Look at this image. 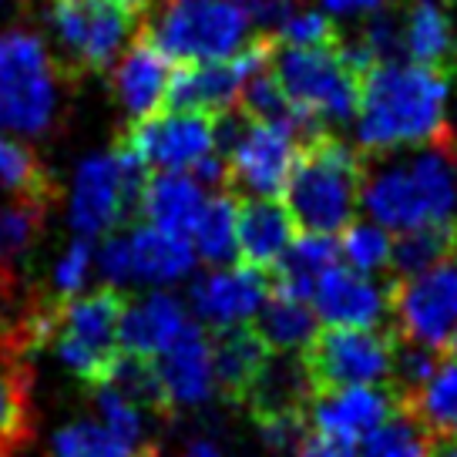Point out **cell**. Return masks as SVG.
I'll list each match as a JSON object with an SVG mask.
<instances>
[{
  "mask_svg": "<svg viewBox=\"0 0 457 457\" xmlns=\"http://www.w3.org/2000/svg\"><path fill=\"white\" fill-rule=\"evenodd\" d=\"M256 17L236 0H162L148 41L179 64H212L256 41Z\"/></svg>",
  "mask_w": 457,
  "mask_h": 457,
  "instance_id": "277c9868",
  "label": "cell"
},
{
  "mask_svg": "<svg viewBox=\"0 0 457 457\" xmlns=\"http://www.w3.org/2000/svg\"><path fill=\"white\" fill-rule=\"evenodd\" d=\"M454 21L444 0H411L400 14V51L411 64L441 68L454 57Z\"/></svg>",
  "mask_w": 457,
  "mask_h": 457,
  "instance_id": "484cf974",
  "label": "cell"
},
{
  "mask_svg": "<svg viewBox=\"0 0 457 457\" xmlns=\"http://www.w3.org/2000/svg\"><path fill=\"white\" fill-rule=\"evenodd\" d=\"M148 186V169L125 142L112 152L87 155L74 171L71 188V228L78 239L112 236L131 212L142 209V195Z\"/></svg>",
  "mask_w": 457,
  "mask_h": 457,
  "instance_id": "52a82bcc",
  "label": "cell"
},
{
  "mask_svg": "<svg viewBox=\"0 0 457 457\" xmlns=\"http://www.w3.org/2000/svg\"><path fill=\"white\" fill-rule=\"evenodd\" d=\"M57 104L54 57L41 34L24 28L0 30V129L44 135L54 125Z\"/></svg>",
  "mask_w": 457,
  "mask_h": 457,
  "instance_id": "8992f818",
  "label": "cell"
},
{
  "mask_svg": "<svg viewBox=\"0 0 457 457\" xmlns=\"http://www.w3.org/2000/svg\"><path fill=\"white\" fill-rule=\"evenodd\" d=\"M430 434L403 407L357 444L353 457H430Z\"/></svg>",
  "mask_w": 457,
  "mask_h": 457,
  "instance_id": "e575fe53",
  "label": "cell"
},
{
  "mask_svg": "<svg viewBox=\"0 0 457 457\" xmlns=\"http://www.w3.org/2000/svg\"><path fill=\"white\" fill-rule=\"evenodd\" d=\"M125 293L114 286H101L91 293H78L71 300H57L51 310V346L57 360L68 370L98 386L108 380L114 360L121 357V313H125Z\"/></svg>",
  "mask_w": 457,
  "mask_h": 457,
  "instance_id": "5b68a950",
  "label": "cell"
},
{
  "mask_svg": "<svg viewBox=\"0 0 457 457\" xmlns=\"http://www.w3.org/2000/svg\"><path fill=\"white\" fill-rule=\"evenodd\" d=\"M337 259H340V245L329 236H306L303 232L300 239L286 249L279 266L272 270V289L293 296V300L310 303L316 283L337 266Z\"/></svg>",
  "mask_w": 457,
  "mask_h": 457,
  "instance_id": "4316f807",
  "label": "cell"
},
{
  "mask_svg": "<svg viewBox=\"0 0 457 457\" xmlns=\"http://www.w3.org/2000/svg\"><path fill=\"white\" fill-rule=\"evenodd\" d=\"M272 293V276L253 266H226L205 272L192 286V306L212 329L243 327Z\"/></svg>",
  "mask_w": 457,
  "mask_h": 457,
  "instance_id": "9a60e30c",
  "label": "cell"
},
{
  "mask_svg": "<svg viewBox=\"0 0 457 457\" xmlns=\"http://www.w3.org/2000/svg\"><path fill=\"white\" fill-rule=\"evenodd\" d=\"M236 219H239V202H236V195H215V199L205 202L199 222H195L192 236H188L195 256L205 259L215 270L232 266V262L239 259Z\"/></svg>",
  "mask_w": 457,
  "mask_h": 457,
  "instance_id": "f546056e",
  "label": "cell"
},
{
  "mask_svg": "<svg viewBox=\"0 0 457 457\" xmlns=\"http://www.w3.org/2000/svg\"><path fill=\"white\" fill-rule=\"evenodd\" d=\"M300 145L270 125L249 118L243 138L226 155V186L245 199H276L286 192Z\"/></svg>",
  "mask_w": 457,
  "mask_h": 457,
  "instance_id": "5bb4252c",
  "label": "cell"
},
{
  "mask_svg": "<svg viewBox=\"0 0 457 457\" xmlns=\"http://www.w3.org/2000/svg\"><path fill=\"white\" fill-rule=\"evenodd\" d=\"M353 444L337 441L329 434H320V430H306L303 444L296 447V457H353Z\"/></svg>",
  "mask_w": 457,
  "mask_h": 457,
  "instance_id": "b9f144b4",
  "label": "cell"
},
{
  "mask_svg": "<svg viewBox=\"0 0 457 457\" xmlns=\"http://www.w3.org/2000/svg\"><path fill=\"white\" fill-rule=\"evenodd\" d=\"M11 4H14V0H0V14H4V11L11 7Z\"/></svg>",
  "mask_w": 457,
  "mask_h": 457,
  "instance_id": "bcb514c9",
  "label": "cell"
},
{
  "mask_svg": "<svg viewBox=\"0 0 457 457\" xmlns=\"http://www.w3.org/2000/svg\"><path fill=\"white\" fill-rule=\"evenodd\" d=\"M313 7H320L337 24V21H370L384 14L386 0H313Z\"/></svg>",
  "mask_w": 457,
  "mask_h": 457,
  "instance_id": "60d3db41",
  "label": "cell"
},
{
  "mask_svg": "<svg viewBox=\"0 0 457 457\" xmlns=\"http://www.w3.org/2000/svg\"><path fill=\"white\" fill-rule=\"evenodd\" d=\"M276 47H327L337 44V24L320 7H296L283 4L279 14L272 17Z\"/></svg>",
  "mask_w": 457,
  "mask_h": 457,
  "instance_id": "8d00e7d4",
  "label": "cell"
},
{
  "mask_svg": "<svg viewBox=\"0 0 457 457\" xmlns=\"http://www.w3.org/2000/svg\"><path fill=\"white\" fill-rule=\"evenodd\" d=\"M121 142L145 162V169L192 171L215 155L212 118L195 112H158L131 125Z\"/></svg>",
  "mask_w": 457,
  "mask_h": 457,
  "instance_id": "4fadbf2b",
  "label": "cell"
},
{
  "mask_svg": "<svg viewBox=\"0 0 457 457\" xmlns=\"http://www.w3.org/2000/svg\"><path fill=\"white\" fill-rule=\"evenodd\" d=\"M390 249H394V239H390V232L380 228L377 222H350V226L343 228L340 256L350 262L346 270L360 272V276L386 270Z\"/></svg>",
  "mask_w": 457,
  "mask_h": 457,
  "instance_id": "74e56055",
  "label": "cell"
},
{
  "mask_svg": "<svg viewBox=\"0 0 457 457\" xmlns=\"http://www.w3.org/2000/svg\"><path fill=\"white\" fill-rule=\"evenodd\" d=\"M28 350L21 329L0 337V457H14L34 434Z\"/></svg>",
  "mask_w": 457,
  "mask_h": 457,
  "instance_id": "ffe728a7",
  "label": "cell"
},
{
  "mask_svg": "<svg viewBox=\"0 0 457 457\" xmlns=\"http://www.w3.org/2000/svg\"><path fill=\"white\" fill-rule=\"evenodd\" d=\"M386 303L397 323V340L444 353L457 333V245L428 272L390 283Z\"/></svg>",
  "mask_w": 457,
  "mask_h": 457,
  "instance_id": "9c48e42d",
  "label": "cell"
},
{
  "mask_svg": "<svg viewBox=\"0 0 457 457\" xmlns=\"http://www.w3.org/2000/svg\"><path fill=\"white\" fill-rule=\"evenodd\" d=\"M186 306L171 293H148L142 300L125 303L121 329H118L121 353H131V357L142 360L162 357L175 343V337L186 329Z\"/></svg>",
  "mask_w": 457,
  "mask_h": 457,
  "instance_id": "44dd1931",
  "label": "cell"
},
{
  "mask_svg": "<svg viewBox=\"0 0 457 457\" xmlns=\"http://www.w3.org/2000/svg\"><path fill=\"white\" fill-rule=\"evenodd\" d=\"M125 243L131 259V283L169 286L188 276L195 266L192 243L155 226H135L131 232H125Z\"/></svg>",
  "mask_w": 457,
  "mask_h": 457,
  "instance_id": "d4e9b609",
  "label": "cell"
},
{
  "mask_svg": "<svg viewBox=\"0 0 457 457\" xmlns=\"http://www.w3.org/2000/svg\"><path fill=\"white\" fill-rule=\"evenodd\" d=\"M256 333L272 353H303L310 340L320 333V320H316L313 306L303 300H293L286 293L272 289L266 303L259 306Z\"/></svg>",
  "mask_w": 457,
  "mask_h": 457,
  "instance_id": "83f0119b",
  "label": "cell"
},
{
  "mask_svg": "<svg viewBox=\"0 0 457 457\" xmlns=\"http://www.w3.org/2000/svg\"><path fill=\"white\" fill-rule=\"evenodd\" d=\"M101 4H112V7L125 11V14H142L152 0H101Z\"/></svg>",
  "mask_w": 457,
  "mask_h": 457,
  "instance_id": "7bdbcfd3",
  "label": "cell"
},
{
  "mask_svg": "<svg viewBox=\"0 0 457 457\" xmlns=\"http://www.w3.org/2000/svg\"><path fill=\"white\" fill-rule=\"evenodd\" d=\"M270 71L296 108L327 121H350L360 108V74L340 47H272Z\"/></svg>",
  "mask_w": 457,
  "mask_h": 457,
  "instance_id": "ba28073f",
  "label": "cell"
},
{
  "mask_svg": "<svg viewBox=\"0 0 457 457\" xmlns=\"http://www.w3.org/2000/svg\"><path fill=\"white\" fill-rule=\"evenodd\" d=\"M155 370L169 390L171 407H199L212 397V337L188 320L169 350L155 357Z\"/></svg>",
  "mask_w": 457,
  "mask_h": 457,
  "instance_id": "d6986e66",
  "label": "cell"
},
{
  "mask_svg": "<svg viewBox=\"0 0 457 457\" xmlns=\"http://www.w3.org/2000/svg\"><path fill=\"white\" fill-rule=\"evenodd\" d=\"M0 188L7 195H30V199H57L54 179L44 171L37 155L28 145L0 135Z\"/></svg>",
  "mask_w": 457,
  "mask_h": 457,
  "instance_id": "836d02e7",
  "label": "cell"
},
{
  "mask_svg": "<svg viewBox=\"0 0 457 457\" xmlns=\"http://www.w3.org/2000/svg\"><path fill=\"white\" fill-rule=\"evenodd\" d=\"M430 434V441H457V357L444 360L437 373L400 403Z\"/></svg>",
  "mask_w": 457,
  "mask_h": 457,
  "instance_id": "f1b7e54d",
  "label": "cell"
},
{
  "mask_svg": "<svg viewBox=\"0 0 457 457\" xmlns=\"http://www.w3.org/2000/svg\"><path fill=\"white\" fill-rule=\"evenodd\" d=\"M451 78L441 68L386 61L360 78L357 142L367 152L424 145L447 131Z\"/></svg>",
  "mask_w": 457,
  "mask_h": 457,
  "instance_id": "7a4b0ae2",
  "label": "cell"
},
{
  "mask_svg": "<svg viewBox=\"0 0 457 457\" xmlns=\"http://www.w3.org/2000/svg\"><path fill=\"white\" fill-rule=\"evenodd\" d=\"M169 85L171 61L148 37L131 44L112 68L114 98H118V104L131 118V125H138V121H145V118H152V114L165 108Z\"/></svg>",
  "mask_w": 457,
  "mask_h": 457,
  "instance_id": "ac0fdd59",
  "label": "cell"
},
{
  "mask_svg": "<svg viewBox=\"0 0 457 457\" xmlns=\"http://www.w3.org/2000/svg\"><path fill=\"white\" fill-rule=\"evenodd\" d=\"M142 457H158V447L155 444H148V447H145V454Z\"/></svg>",
  "mask_w": 457,
  "mask_h": 457,
  "instance_id": "f6af8a7d",
  "label": "cell"
},
{
  "mask_svg": "<svg viewBox=\"0 0 457 457\" xmlns=\"http://www.w3.org/2000/svg\"><path fill=\"white\" fill-rule=\"evenodd\" d=\"M360 202V155L333 131L300 148L286 212L306 236H333L353 222Z\"/></svg>",
  "mask_w": 457,
  "mask_h": 457,
  "instance_id": "3957f363",
  "label": "cell"
},
{
  "mask_svg": "<svg viewBox=\"0 0 457 457\" xmlns=\"http://www.w3.org/2000/svg\"><path fill=\"white\" fill-rule=\"evenodd\" d=\"M454 245H457V222L403 232L397 243H394V249H390L386 270L394 276V283L411 279V276H420V272H428L430 266H437L441 259L451 256Z\"/></svg>",
  "mask_w": 457,
  "mask_h": 457,
  "instance_id": "d6a6232c",
  "label": "cell"
},
{
  "mask_svg": "<svg viewBox=\"0 0 457 457\" xmlns=\"http://www.w3.org/2000/svg\"><path fill=\"white\" fill-rule=\"evenodd\" d=\"M397 407V397L386 386H346V390L313 394L306 417L313 420L320 434L357 447L380 424H386Z\"/></svg>",
  "mask_w": 457,
  "mask_h": 457,
  "instance_id": "2e32d148",
  "label": "cell"
},
{
  "mask_svg": "<svg viewBox=\"0 0 457 457\" xmlns=\"http://www.w3.org/2000/svg\"><path fill=\"white\" fill-rule=\"evenodd\" d=\"M394 333L377 329H320L310 346L300 353L303 370L310 377L313 394L346 390V386H373L390 377L394 363Z\"/></svg>",
  "mask_w": 457,
  "mask_h": 457,
  "instance_id": "30bf717a",
  "label": "cell"
},
{
  "mask_svg": "<svg viewBox=\"0 0 457 457\" xmlns=\"http://www.w3.org/2000/svg\"><path fill=\"white\" fill-rule=\"evenodd\" d=\"M104 384L112 386V390H118V394L129 400L131 407H138L145 417L152 414V417H158V420H169L171 411H175L169 400V390H165V384H162V377H158V370H155V360L121 353V357L114 360V367Z\"/></svg>",
  "mask_w": 457,
  "mask_h": 457,
  "instance_id": "4dcf8cb0",
  "label": "cell"
},
{
  "mask_svg": "<svg viewBox=\"0 0 457 457\" xmlns=\"http://www.w3.org/2000/svg\"><path fill=\"white\" fill-rule=\"evenodd\" d=\"M272 360V350L262 343L256 329L243 323V327L212 329V373L215 386L226 394L228 400L243 403L249 386L259 380V373L266 370Z\"/></svg>",
  "mask_w": 457,
  "mask_h": 457,
  "instance_id": "cb8c5ba5",
  "label": "cell"
},
{
  "mask_svg": "<svg viewBox=\"0 0 457 457\" xmlns=\"http://www.w3.org/2000/svg\"><path fill=\"white\" fill-rule=\"evenodd\" d=\"M51 202L30 195H7L0 202V266H17L37 245Z\"/></svg>",
  "mask_w": 457,
  "mask_h": 457,
  "instance_id": "1f68e13d",
  "label": "cell"
},
{
  "mask_svg": "<svg viewBox=\"0 0 457 457\" xmlns=\"http://www.w3.org/2000/svg\"><path fill=\"white\" fill-rule=\"evenodd\" d=\"M296 239V222L276 199H245L236 219V245L243 266L270 272Z\"/></svg>",
  "mask_w": 457,
  "mask_h": 457,
  "instance_id": "7402d4cb",
  "label": "cell"
},
{
  "mask_svg": "<svg viewBox=\"0 0 457 457\" xmlns=\"http://www.w3.org/2000/svg\"><path fill=\"white\" fill-rule=\"evenodd\" d=\"M95 407L101 414V424L112 434L129 441L131 447H148L145 444V414L138 407H131L118 390H112L108 384H98L95 386Z\"/></svg>",
  "mask_w": 457,
  "mask_h": 457,
  "instance_id": "f35d334b",
  "label": "cell"
},
{
  "mask_svg": "<svg viewBox=\"0 0 457 457\" xmlns=\"http://www.w3.org/2000/svg\"><path fill=\"white\" fill-rule=\"evenodd\" d=\"M360 199L386 232H414L457 222V131H441L403 155H360Z\"/></svg>",
  "mask_w": 457,
  "mask_h": 457,
  "instance_id": "6da1fadb",
  "label": "cell"
},
{
  "mask_svg": "<svg viewBox=\"0 0 457 457\" xmlns=\"http://www.w3.org/2000/svg\"><path fill=\"white\" fill-rule=\"evenodd\" d=\"M54 457H142L145 447H131L101 420H71L51 441Z\"/></svg>",
  "mask_w": 457,
  "mask_h": 457,
  "instance_id": "d590c367",
  "label": "cell"
},
{
  "mask_svg": "<svg viewBox=\"0 0 457 457\" xmlns=\"http://www.w3.org/2000/svg\"><path fill=\"white\" fill-rule=\"evenodd\" d=\"M447 350H451V353L457 357V333H454V340H451V346H447Z\"/></svg>",
  "mask_w": 457,
  "mask_h": 457,
  "instance_id": "7dc6e473",
  "label": "cell"
},
{
  "mask_svg": "<svg viewBox=\"0 0 457 457\" xmlns=\"http://www.w3.org/2000/svg\"><path fill=\"white\" fill-rule=\"evenodd\" d=\"M313 313L327 327L340 329H377V323L386 316V289L373 283L370 276L333 266L313 289Z\"/></svg>",
  "mask_w": 457,
  "mask_h": 457,
  "instance_id": "e0dca14e",
  "label": "cell"
},
{
  "mask_svg": "<svg viewBox=\"0 0 457 457\" xmlns=\"http://www.w3.org/2000/svg\"><path fill=\"white\" fill-rule=\"evenodd\" d=\"M272 41H253L243 47L239 54L226 57V61H212V64H182L171 71L169 98L165 108L169 112H195V114H219L239 108L245 85L266 71L272 61Z\"/></svg>",
  "mask_w": 457,
  "mask_h": 457,
  "instance_id": "7c38bea8",
  "label": "cell"
},
{
  "mask_svg": "<svg viewBox=\"0 0 457 457\" xmlns=\"http://www.w3.org/2000/svg\"><path fill=\"white\" fill-rule=\"evenodd\" d=\"M430 457H457V441H434Z\"/></svg>",
  "mask_w": 457,
  "mask_h": 457,
  "instance_id": "ee69618b",
  "label": "cell"
},
{
  "mask_svg": "<svg viewBox=\"0 0 457 457\" xmlns=\"http://www.w3.org/2000/svg\"><path fill=\"white\" fill-rule=\"evenodd\" d=\"M205 202H209V195L192 171H158L145 186L142 215L148 219V226L162 228L169 236H179V239H188Z\"/></svg>",
  "mask_w": 457,
  "mask_h": 457,
  "instance_id": "603a6c76",
  "label": "cell"
},
{
  "mask_svg": "<svg viewBox=\"0 0 457 457\" xmlns=\"http://www.w3.org/2000/svg\"><path fill=\"white\" fill-rule=\"evenodd\" d=\"M272 4H293V0H272Z\"/></svg>",
  "mask_w": 457,
  "mask_h": 457,
  "instance_id": "c3c4849f",
  "label": "cell"
},
{
  "mask_svg": "<svg viewBox=\"0 0 457 457\" xmlns=\"http://www.w3.org/2000/svg\"><path fill=\"white\" fill-rule=\"evenodd\" d=\"M91 266H95V245H91V239H74L54 266L57 300H71V296H78V289L87 283Z\"/></svg>",
  "mask_w": 457,
  "mask_h": 457,
  "instance_id": "ab89813d",
  "label": "cell"
},
{
  "mask_svg": "<svg viewBox=\"0 0 457 457\" xmlns=\"http://www.w3.org/2000/svg\"><path fill=\"white\" fill-rule=\"evenodd\" d=\"M47 28L57 51L85 71H108L135 44V14L101 0H54Z\"/></svg>",
  "mask_w": 457,
  "mask_h": 457,
  "instance_id": "8fae6325",
  "label": "cell"
}]
</instances>
